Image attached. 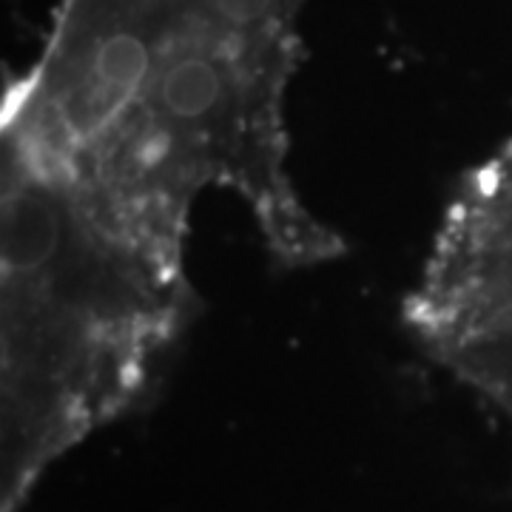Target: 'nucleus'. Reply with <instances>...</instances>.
<instances>
[{"instance_id":"obj_1","label":"nucleus","mask_w":512,"mask_h":512,"mask_svg":"<svg viewBox=\"0 0 512 512\" xmlns=\"http://www.w3.org/2000/svg\"><path fill=\"white\" fill-rule=\"evenodd\" d=\"M3 495L148 393L194 293L52 163L3 143Z\"/></svg>"}]
</instances>
